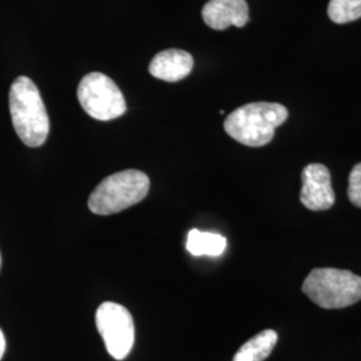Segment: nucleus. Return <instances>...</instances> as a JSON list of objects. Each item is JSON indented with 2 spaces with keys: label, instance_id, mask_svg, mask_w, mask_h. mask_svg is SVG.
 <instances>
[{
  "label": "nucleus",
  "instance_id": "obj_1",
  "mask_svg": "<svg viewBox=\"0 0 361 361\" xmlns=\"http://www.w3.org/2000/svg\"><path fill=\"white\" fill-rule=\"evenodd\" d=\"M13 129L28 147H39L50 133V119L37 85L28 77L13 80L10 89Z\"/></svg>",
  "mask_w": 361,
  "mask_h": 361
},
{
  "label": "nucleus",
  "instance_id": "obj_2",
  "mask_svg": "<svg viewBox=\"0 0 361 361\" xmlns=\"http://www.w3.org/2000/svg\"><path fill=\"white\" fill-rule=\"evenodd\" d=\"M286 119L288 110L283 104L255 102L241 106L226 116L224 129L237 142L261 147L271 142L274 131Z\"/></svg>",
  "mask_w": 361,
  "mask_h": 361
},
{
  "label": "nucleus",
  "instance_id": "obj_3",
  "mask_svg": "<svg viewBox=\"0 0 361 361\" xmlns=\"http://www.w3.org/2000/svg\"><path fill=\"white\" fill-rule=\"evenodd\" d=\"M150 180L140 170H123L104 178L90 194L89 209L99 216L116 214L137 205L149 193Z\"/></svg>",
  "mask_w": 361,
  "mask_h": 361
},
{
  "label": "nucleus",
  "instance_id": "obj_4",
  "mask_svg": "<svg viewBox=\"0 0 361 361\" xmlns=\"http://www.w3.org/2000/svg\"><path fill=\"white\" fill-rule=\"evenodd\" d=\"M302 292L324 310H343L361 300V277L344 269L316 268L302 284Z\"/></svg>",
  "mask_w": 361,
  "mask_h": 361
},
{
  "label": "nucleus",
  "instance_id": "obj_5",
  "mask_svg": "<svg viewBox=\"0 0 361 361\" xmlns=\"http://www.w3.org/2000/svg\"><path fill=\"white\" fill-rule=\"evenodd\" d=\"M78 101L94 119L111 121L126 113V101L111 78L102 73L85 75L78 86Z\"/></svg>",
  "mask_w": 361,
  "mask_h": 361
},
{
  "label": "nucleus",
  "instance_id": "obj_6",
  "mask_svg": "<svg viewBox=\"0 0 361 361\" xmlns=\"http://www.w3.org/2000/svg\"><path fill=\"white\" fill-rule=\"evenodd\" d=\"M95 323L110 356L116 360L126 359L135 340L134 320L128 308L116 302H104L97 310Z\"/></svg>",
  "mask_w": 361,
  "mask_h": 361
},
{
  "label": "nucleus",
  "instance_id": "obj_7",
  "mask_svg": "<svg viewBox=\"0 0 361 361\" xmlns=\"http://www.w3.org/2000/svg\"><path fill=\"white\" fill-rule=\"evenodd\" d=\"M302 188L300 201L313 212L328 210L335 205L336 194L332 188L331 173L323 164H310L301 174Z\"/></svg>",
  "mask_w": 361,
  "mask_h": 361
},
{
  "label": "nucleus",
  "instance_id": "obj_8",
  "mask_svg": "<svg viewBox=\"0 0 361 361\" xmlns=\"http://www.w3.org/2000/svg\"><path fill=\"white\" fill-rule=\"evenodd\" d=\"M207 26L217 31L228 27H244L249 22V6L245 0H209L202 8Z\"/></svg>",
  "mask_w": 361,
  "mask_h": 361
},
{
  "label": "nucleus",
  "instance_id": "obj_9",
  "mask_svg": "<svg viewBox=\"0 0 361 361\" xmlns=\"http://www.w3.org/2000/svg\"><path fill=\"white\" fill-rule=\"evenodd\" d=\"M193 66V56L189 52L170 49L155 55L149 65V71L157 79L178 82L192 73Z\"/></svg>",
  "mask_w": 361,
  "mask_h": 361
},
{
  "label": "nucleus",
  "instance_id": "obj_10",
  "mask_svg": "<svg viewBox=\"0 0 361 361\" xmlns=\"http://www.w3.org/2000/svg\"><path fill=\"white\" fill-rule=\"evenodd\" d=\"M279 341V335L271 331L265 329L258 335L252 337L249 341L238 349L234 355L233 361H264L269 357L271 350Z\"/></svg>",
  "mask_w": 361,
  "mask_h": 361
},
{
  "label": "nucleus",
  "instance_id": "obj_11",
  "mask_svg": "<svg viewBox=\"0 0 361 361\" xmlns=\"http://www.w3.org/2000/svg\"><path fill=\"white\" fill-rule=\"evenodd\" d=\"M186 249L195 257H219L226 249V238L216 233L201 232L198 229H193L188 234Z\"/></svg>",
  "mask_w": 361,
  "mask_h": 361
},
{
  "label": "nucleus",
  "instance_id": "obj_12",
  "mask_svg": "<svg viewBox=\"0 0 361 361\" xmlns=\"http://www.w3.org/2000/svg\"><path fill=\"white\" fill-rule=\"evenodd\" d=\"M328 16L337 25L355 22L361 18V0H331Z\"/></svg>",
  "mask_w": 361,
  "mask_h": 361
},
{
  "label": "nucleus",
  "instance_id": "obj_13",
  "mask_svg": "<svg viewBox=\"0 0 361 361\" xmlns=\"http://www.w3.org/2000/svg\"><path fill=\"white\" fill-rule=\"evenodd\" d=\"M348 198L355 207H361V162L350 170Z\"/></svg>",
  "mask_w": 361,
  "mask_h": 361
},
{
  "label": "nucleus",
  "instance_id": "obj_14",
  "mask_svg": "<svg viewBox=\"0 0 361 361\" xmlns=\"http://www.w3.org/2000/svg\"><path fill=\"white\" fill-rule=\"evenodd\" d=\"M4 352H6V337H4V334L0 329V360L4 356Z\"/></svg>",
  "mask_w": 361,
  "mask_h": 361
},
{
  "label": "nucleus",
  "instance_id": "obj_15",
  "mask_svg": "<svg viewBox=\"0 0 361 361\" xmlns=\"http://www.w3.org/2000/svg\"><path fill=\"white\" fill-rule=\"evenodd\" d=\"M0 268H1V255H0Z\"/></svg>",
  "mask_w": 361,
  "mask_h": 361
}]
</instances>
